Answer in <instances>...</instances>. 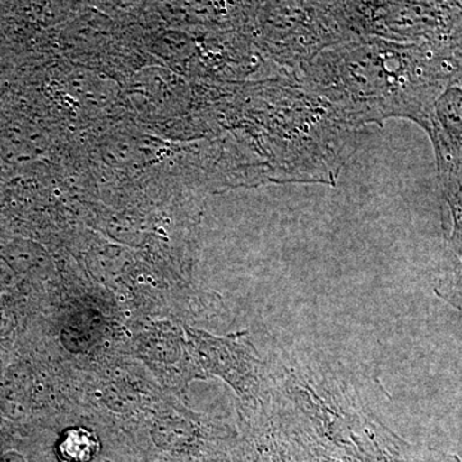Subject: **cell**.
<instances>
[{
  "mask_svg": "<svg viewBox=\"0 0 462 462\" xmlns=\"http://www.w3.org/2000/svg\"><path fill=\"white\" fill-rule=\"evenodd\" d=\"M445 203V220L449 225L448 247L455 264L445 284L446 291L462 300V185L440 191Z\"/></svg>",
  "mask_w": 462,
  "mask_h": 462,
  "instance_id": "5b68a950",
  "label": "cell"
},
{
  "mask_svg": "<svg viewBox=\"0 0 462 462\" xmlns=\"http://www.w3.org/2000/svg\"><path fill=\"white\" fill-rule=\"evenodd\" d=\"M356 39L448 45L462 18V2H342Z\"/></svg>",
  "mask_w": 462,
  "mask_h": 462,
  "instance_id": "3957f363",
  "label": "cell"
},
{
  "mask_svg": "<svg viewBox=\"0 0 462 462\" xmlns=\"http://www.w3.org/2000/svg\"><path fill=\"white\" fill-rule=\"evenodd\" d=\"M461 60L448 45L356 39L322 51L298 80L358 126L389 118L420 125Z\"/></svg>",
  "mask_w": 462,
  "mask_h": 462,
  "instance_id": "6da1fadb",
  "label": "cell"
},
{
  "mask_svg": "<svg viewBox=\"0 0 462 462\" xmlns=\"http://www.w3.org/2000/svg\"><path fill=\"white\" fill-rule=\"evenodd\" d=\"M269 45L284 71L297 76L328 48L356 41L342 3L285 2L269 5Z\"/></svg>",
  "mask_w": 462,
  "mask_h": 462,
  "instance_id": "7a4b0ae2",
  "label": "cell"
},
{
  "mask_svg": "<svg viewBox=\"0 0 462 462\" xmlns=\"http://www.w3.org/2000/svg\"><path fill=\"white\" fill-rule=\"evenodd\" d=\"M94 451H96L94 440L84 430L71 431L65 442L60 445L62 455L72 461H88L94 455Z\"/></svg>",
  "mask_w": 462,
  "mask_h": 462,
  "instance_id": "8992f818",
  "label": "cell"
},
{
  "mask_svg": "<svg viewBox=\"0 0 462 462\" xmlns=\"http://www.w3.org/2000/svg\"><path fill=\"white\" fill-rule=\"evenodd\" d=\"M449 47H451L452 50L462 53V18L460 23H458L457 27H456L454 35H452L451 42H449Z\"/></svg>",
  "mask_w": 462,
  "mask_h": 462,
  "instance_id": "52a82bcc",
  "label": "cell"
},
{
  "mask_svg": "<svg viewBox=\"0 0 462 462\" xmlns=\"http://www.w3.org/2000/svg\"><path fill=\"white\" fill-rule=\"evenodd\" d=\"M419 126L433 144L440 191L462 185V60Z\"/></svg>",
  "mask_w": 462,
  "mask_h": 462,
  "instance_id": "277c9868",
  "label": "cell"
}]
</instances>
